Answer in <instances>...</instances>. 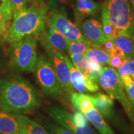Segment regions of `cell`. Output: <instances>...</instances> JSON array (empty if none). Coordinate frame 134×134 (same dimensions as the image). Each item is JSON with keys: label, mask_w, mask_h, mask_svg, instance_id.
I'll list each match as a JSON object with an SVG mask.
<instances>
[{"label": "cell", "mask_w": 134, "mask_h": 134, "mask_svg": "<svg viewBox=\"0 0 134 134\" xmlns=\"http://www.w3.org/2000/svg\"><path fill=\"white\" fill-rule=\"evenodd\" d=\"M125 92L134 110V81L129 76H124L121 78Z\"/></svg>", "instance_id": "obj_27"}, {"label": "cell", "mask_w": 134, "mask_h": 134, "mask_svg": "<svg viewBox=\"0 0 134 134\" xmlns=\"http://www.w3.org/2000/svg\"><path fill=\"white\" fill-rule=\"evenodd\" d=\"M45 3L50 13H62L66 14L70 0H45Z\"/></svg>", "instance_id": "obj_22"}, {"label": "cell", "mask_w": 134, "mask_h": 134, "mask_svg": "<svg viewBox=\"0 0 134 134\" xmlns=\"http://www.w3.org/2000/svg\"><path fill=\"white\" fill-rule=\"evenodd\" d=\"M4 2H6L14 14L27 6L28 0H6Z\"/></svg>", "instance_id": "obj_28"}, {"label": "cell", "mask_w": 134, "mask_h": 134, "mask_svg": "<svg viewBox=\"0 0 134 134\" xmlns=\"http://www.w3.org/2000/svg\"><path fill=\"white\" fill-rule=\"evenodd\" d=\"M102 16L123 35L132 36L134 34V11L129 0H106L102 8Z\"/></svg>", "instance_id": "obj_3"}, {"label": "cell", "mask_w": 134, "mask_h": 134, "mask_svg": "<svg viewBox=\"0 0 134 134\" xmlns=\"http://www.w3.org/2000/svg\"><path fill=\"white\" fill-rule=\"evenodd\" d=\"M91 47V44L87 41L73 42L68 41L67 52L70 55L75 54H85L86 50Z\"/></svg>", "instance_id": "obj_24"}, {"label": "cell", "mask_w": 134, "mask_h": 134, "mask_svg": "<svg viewBox=\"0 0 134 134\" xmlns=\"http://www.w3.org/2000/svg\"><path fill=\"white\" fill-rule=\"evenodd\" d=\"M21 134H50L44 127L21 114H18Z\"/></svg>", "instance_id": "obj_17"}, {"label": "cell", "mask_w": 134, "mask_h": 134, "mask_svg": "<svg viewBox=\"0 0 134 134\" xmlns=\"http://www.w3.org/2000/svg\"><path fill=\"white\" fill-rule=\"evenodd\" d=\"M84 114L100 134H115L105 121L103 117L94 108L84 113Z\"/></svg>", "instance_id": "obj_16"}, {"label": "cell", "mask_w": 134, "mask_h": 134, "mask_svg": "<svg viewBox=\"0 0 134 134\" xmlns=\"http://www.w3.org/2000/svg\"><path fill=\"white\" fill-rule=\"evenodd\" d=\"M48 115L57 123L70 130L75 134H97L91 127L88 125L78 126L73 122L71 115L65 109L58 107H50L47 109Z\"/></svg>", "instance_id": "obj_10"}, {"label": "cell", "mask_w": 134, "mask_h": 134, "mask_svg": "<svg viewBox=\"0 0 134 134\" xmlns=\"http://www.w3.org/2000/svg\"><path fill=\"white\" fill-rule=\"evenodd\" d=\"M3 1V0H0V3H1Z\"/></svg>", "instance_id": "obj_38"}, {"label": "cell", "mask_w": 134, "mask_h": 134, "mask_svg": "<svg viewBox=\"0 0 134 134\" xmlns=\"http://www.w3.org/2000/svg\"><path fill=\"white\" fill-rule=\"evenodd\" d=\"M102 26L103 32L108 40H113L121 36L122 32L116 26L108 21L104 16H102Z\"/></svg>", "instance_id": "obj_23"}, {"label": "cell", "mask_w": 134, "mask_h": 134, "mask_svg": "<svg viewBox=\"0 0 134 134\" xmlns=\"http://www.w3.org/2000/svg\"><path fill=\"white\" fill-rule=\"evenodd\" d=\"M101 6L93 0H76L74 13L77 24L81 23L85 18L98 13Z\"/></svg>", "instance_id": "obj_13"}, {"label": "cell", "mask_w": 134, "mask_h": 134, "mask_svg": "<svg viewBox=\"0 0 134 134\" xmlns=\"http://www.w3.org/2000/svg\"><path fill=\"white\" fill-rule=\"evenodd\" d=\"M48 132L50 134H75L62 126L50 125L48 126Z\"/></svg>", "instance_id": "obj_30"}, {"label": "cell", "mask_w": 134, "mask_h": 134, "mask_svg": "<svg viewBox=\"0 0 134 134\" xmlns=\"http://www.w3.org/2000/svg\"><path fill=\"white\" fill-rule=\"evenodd\" d=\"M129 3H130V5H131L132 9H133L134 11V0H129Z\"/></svg>", "instance_id": "obj_35"}, {"label": "cell", "mask_w": 134, "mask_h": 134, "mask_svg": "<svg viewBox=\"0 0 134 134\" xmlns=\"http://www.w3.org/2000/svg\"><path fill=\"white\" fill-rule=\"evenodd\" d=\"M72 119H73V122H75L78 126L80 127H84L86 125H88V120L84 114L78 110V111L75 112L74 114L71 115Z\"/></svg>", "instance_id": "obj_29"}, {"label": "cell", "mask_w": 134, "mask_h": 134, "mask_svg": "<svg viewBox=\"0 0 134 134\" xmlns=\"http://www.w3.org/2000/svg\"><path fill=\"white\" fill-rule=\"evenodd\" d=\"M70 100L72 104L83 114L94 108L90 95L85 93L74 92L70 96Z\"/></svg>", "instance_id": "obj_19"}, {"label": "cell", "mask_w": 134, "mask_h": 134, "mask_svg": "<svg viewBox=\"0 0 134 134\" xmlns=\"http://www.w3.org/2000/svg\"><path fill=\"white\" fill-rule=\"evenodd\" d=\"M33 72L37 83L46 96L55 99L63 96L49 57L38 56Z\"/></svg>", "instance_id": "obj_6"}, {"label": "cell", "mask_w": 134, "mask_h": 134, "mask_svg": "<svg viewBox=\"0 0 134 134\" xmlns=\"http://www.w3.org/2000/svg\"><path fill=\"white\" fill-rule=\"evenodd\" d=\"M6 1V0H3V1ZM3 1H2V2H3Z\"/></svg>", "instance_id": "obj_39"}, {"label": "cell", "mask_w": 134, "mask_h": 134, "mask_svg": "<svg viewBox=\"0 0 134 134\" xmlns=\"http://www.w3.org/2000/svg\"><path fill=\"white\" fill-rule=\"evenodd\" d=\"M123 59L116 54H114L110 55V60H109V64L110 67L114 68V69H118L122 65Z\"/></svg>", "instance_id": "obj_32"}, {"label": "cell", "mask_w": 134, "mask_h": 134, "mask_svg": "<svg viewBox=\"0 0 134 134\" xmlns=\"http://www.w3.org/2000/svg\"><path fill=\"white\" fill-rule=\"evenodd\" d=\"M76 24L91 47L100 46L108 40L103 32L102 23L98 20L91 18Z\"/></svg>", "instance_id": "obj_12"}, {"label": "cell", "mask_w": 134, "mask_h": 134, "mask_svg": "<svg viewBox=\"0 0 134 134\" xmlns=\"http://www.w3.org/2000/svg\"><path fill=\"white\" fill-rule=\"evenodd\" d=\"M0 134H21L18 114L0 110Z\"/></svg>", "instance_id": "obj_15"}, {"label": "cell", "mask_w": 134, "mask_h": 134, "mask_svg": "<svg viewBox=\"0 0 134 134\" xmlns=\"http://www.w3.org/2000/svg\"><path fill=\"white\" fill-rule=\"evenodd\" d=\"M46 26L58 32L70 41H86L77 24L62 13H50L47 16Z\"/></svg>", "instance_id": "obj_7"}, {"label": "cell", "mask_w": 134, "mask_h": 134, "mask_svg": "<svg viewBox=\"0 0 134 134\" xmlns=\"http://www.w3.org/2000/svg\"><path fill=\"white\" fill-rule=\"evenodd\" d=\"M2 41H3V37L0 35V42Z\"/></svg>", "instance_id": "obj_36"}, {"label": "cell", "mask_w": 134, "mask_h": 134, "mask_svg": "<svg viewBox=\"0 0 134 134\" xmlns=\"http://www.w3.org/2000/svg\"><path fill=\"white\" fill-rule=\"evenodd\" d=\"M113 40L117 49L124 53L126 59L134 58V42L132 36L121 35Z\"/></svg>", "instance_id": "obj_18"}, {"label": "cell", "mask_w": 134, "mask_h": 134, "mask_svg": "<svg viewBox=\"0 0 134 134\" xmlns=\"http://www.w3.org/2000/svg\"><path fill=\"white\" fill-rule=\"evenodd\" d=\"M65 59L69 67L70 81L74 90H76L78 93L85 94L95 93L98 91V83L94 82L88 75L83 73L75 67L67 55H65Z\"/></svg>", "instance_id": "obj_11"}, {"label": "cell", "mask_w": 134, "mask_h": 134, "mask_svg": "<svg viewBox=\"0 0 134 134\" xmlns=\"http://www.w3.org/2000/svg\"><path fill=\"white\" fill-rule=\"evenodd\" d=\"M48 55L57 77L63 94L70 98L72 93L75 92V90L70 81V69L65 59L66 54L55 52L49 53Z\"/></svg>", "instance_id": "obj_8"}, {"label": "cell", "mask_w": 134, "mask_h": 134, "mask_svg": "<svg viewBox=\"0 0 134 134\" xmlns=\"http://www.w3.org/2000/svg\"><path fill=\"white\" fill-rule=\"evenodd\" d=\"M70 59L75 67L83 73H86L90 65V60L85 54L70 55Z\"/></svg>", "instance_id": "obj_26"}, {"label": "cell", "mask_w": 134, "mask_h": 134, "mask_svg": "<svg viewBox=\"0 0 134 134\" xmlns=\"http://www.w3.org/2000/svg\"><path fill=\"white\" fill-rule=\"evenodd\" d=\"M47 11L46 4H30L14 13L4 41L11 44L27 37H38L46 27Z\"/></svg>", "instance_id": "obj_2"}, {"label": "cell", "mask_w": 134, "mask_h": 134, "mask_svg": "<svg viewBox=\"0 0 134 134\" xmlns=\"http://www.w3.org/2000/svg\"><path fill=\"white\" fill-rule=\"evenodd\" d=\"M102 48L108 52L110 55L116 54L117 48L115 47L113 40H108L100 46Z\"/></svg>", "instance_id": "obj_31"}, {"label": "cell", "mask_w": 134, "mask_h": 134, "mask_svg": "<svg viewBox=\"0 0 134 134\" xmlns=\"http://www.w3.org/2000/svg\"><path fill=\"white\" fill-rule=\"evenodd\" d=\"M98 83L110 98L115 99L121 104L130 119L134 121V110L117 70L110 66L103 67Z\"/></svg>", "instance_id": "obj_5"}, {"label": "cell", "mask_w": 134, "mask_h": 134, "mask_svg": "<svg viewBox=\"0 0 134 134\" xmlns=\"http://www.w3.org/2000/svg\"><path fill=\"white\" fill-rule=\"evenodd\" d=\"M117 71L120 79L127 76L130 77L134 81V58L123 60Z\"/></svg>", "instance_id": "obj_25"}, {"label": "cell", "mask_w": 134, "mask_h": 134, "mask_svg": "<svg viewBox=\"0 0 134 134\" xmlns=\"http://www.w3.org/2000/svg\"><path fill=\"white\" fill-rule=\"evenodd\" d=\"M28 2L32 5H42L46 4L45 0H28Z\"/></svg>", "instance_id": "obj_33"}, {"label": "cell", "mask_w": 134, "mask_h": 134, "mask_svg": "<svg viewBox=\"0 0 134 134\" xmlns=\"http://www.w3.org/2000/svg\"><path fill=\"white\" fill-rule=\"evenodd\" d=\"M41 97L36 89L20 75H8L0 79V110L24 114L36 110Z\"/></svg>", "instance_id": "obj_1"}, {"label": "cell", "mask_w": 134, "mask_h": 134, "mask_svg": "<svg viewBox=\"0 0 134 134\" xmlns=\"http://www.w3.org/2000/svg\"><path fill=\"white\" fill-rule=\"evenodd\" d=\"M85 56L89 60L104 65L109 64L110 55L101 47H90L86 52Z\"/></svg>", "instance_id": "obj_20"}, {"label": "cell", "mask_w": 134, "mask_h": 134, "mask_svg": "<svg viewBox=\"0 0 134 134\" xmlns=\"http://www.w3.org/2000/svg\"><path fill=\"white\" fill-rule=\"evenodd\" d=\"M38 39L47 54L55 52L65 53L67 51L69 41L62 34L49 27L44 28Z\"/></svg>", "instance_id": "obj_9"}, {"label": "cell", "mask_w": 134, "mask_h": 134, "mask_svg": "<svg viewBox=\"0 0 134 134\" xmlns=\"http://www.w3.org/2000/svg\"><path fill=\"white\" fill-rule=\"evenodd\" d=\"M132 38H133V42H134V34L133 35H132Z\"/></svg>", "instance_id": "obj_37"}, {"label": "cell", "mask_w": 134, "mask_h": 134, "mask_svg": "<svg viewBox=\"0 0 134 134\" xmlns=\"http://www.w3.org/2000/svg\"><path fill=\"white\" fill-rule=\"evenodd\" d=\"M92 103L103 118L110 119L114 116V100L108 95L98 93L90 95Z\"/></svg>", "instance_id": "obj_14"}, {"label": "cell", "mask_w": 134, "mask_h": 134, "mask_svg": "<svg viewBox=\"0 0 134 134\" xmlns=\"http://www.w3.org/2000/svg\"><path fill=\"white\" fill-rule=\"evenodd\" d=\"M13 13L6 2H1L0 4V35L4 37L12 21Z\"/></svg>", "instance_id": "obj_21"}, {"label": "cell", "mask_w": 134, "mask_h": 134, "mask_svg": "<svg viewBox=\"0 0 134 134\" xmlns=\"http://www.w3.org/2000/svg\"><path fill=\"white\" fill-rule=\"evenodd\" d=\"M3 66H4V63H3L2 58L0 57V70L3 68Z\"/></svg>", "instance_id": "obj_34"}, {"label": "cell", "mask_w": 134, "mask_h": 134, "mask_svg": "<svg viewBox=\"0 0 134 134\" xmlns=\"http://www.w3.org/2000/svg\"><path fill=\"white\" fill-rule=\"evenodd\" d=\"M38 37L29 36L11 43L8 49L10 63L21 72H32L37 60V41Z\"/></svg>", "instance_id": "obj_4"}]
</instances>
